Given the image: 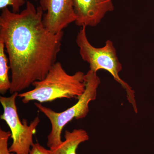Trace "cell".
Instances as JSON below:
<instances>
[{
  "mask_svg": "<svg viewBox=\"0 0 154 154\" xmlns=\"http://www.w3.org/2000/svg\"><path fill=\"white\" fill-rule=\"evenodd\" d=\"M0 16V40L8 55L11 94L19 93L44 79L57 62L63 31L54 34L45 26L43 11L27 2L22 12L6 8Z\"/></svg>",
  "mask_w": 154,
  "mask_h": 154,
  "instance_id": "cell-1",
  "label": "cell"
},
{
  "mask_svg": "<svg viewBox=\"0 0 154 154\" xmlns=\"http://www.w3.org/2000/svg\"><path fill=\"white\" fill-rule=\"evenodd\" d=\"M85 74L81 71L69 75L57 62L50 70L44 79L32 84L34 89L18 94L24 104L31 101L40 103L51 102L57 99H78L86 88Z\"/></svg>",
  "mask_w": 154,
  "mask_h": 154,
  "instance_id": "cell-2",
  "label": "cell"
},
{
  "mask_svg": "<svg viewBox=\"0 0 154 154\" xmlns=\"http://www.w3.org/2000/svg\"><path fill=\"white\" fill-rule=\"evenodd\" d=\"M86 88L78 102L72 107L61 112H56L41 103H34L39 111L49 119L51 125V132L47 137V145L49 149L55 148L62 143L61 134L65 125L73 119L85 118L89 112L90 102L96 100L97 89L101 80L97 73L89 70L85 75Z\"/></svg>",
  "mask_w": 154,
  "mask_h": 154,
  "instance_id": "cell-3",
  "label": "cell"
},
{
  "mask_svg": "<svg viewBox=\"0 0 154 154\" xmlns=\"http://www.w3.org/2000/svg\"><path fill=\"white\" fill-rule=\"evenodd\" d=\"M76 42L79 48L80 56L83 60L89 63L90 70L96 73L101 69L109 72L114 79L124 89L128 102L132 105L134 112L137 113L134 91L119 77V73L122 69V65L119 60L112 41L107 40L102 47H94L88 40L86 27L84 26L81 27L77 34Z\"/></svg>",
  "mask_w": 154,
  "mask_h": 154,
  "instance_id": "cell-4",
  "label": "cell"
},
{
  "mask_svg": "<svg viewBox=\"0 0 154 154\" xmlns=\"http://www.w3.org/2000/svg\"><path fill=\"white\" fill-rule=\"evenodd\" d=\"M19 93L12 94L9 97L0 96V102L4 112L0 116L10 128L13 142L9 150L16 154H29L33 146V136L40 122L36 116L28 125L27 119L21 121L17 112L16 99Z\"/></svg>",
  "mask_w": 154,
  "mask_h": 154,
  "instance_id": "cell-5",
  "label": "cell"
},
{
  "mask_svg": "<svg viewBox=\"0 0 154 154\" xmlns=\"http://www.w3.org/2000/svg\"><path fill=\"white\" fill-rule=\"evenodd\" d=\"M39 2L43 11H46L43 16L45 26L51 33H60L76 20L73 0H40Z\"/></svg>",
  "mask_w": 154,
  "mask_h": 154,
  "instance_id": "cell-6",
  "label": "cell"
},
{
  "mask_svg": "<svg viewBox=\"0 0 154 154\" xmlns=\"http://www.w3.org/2000/svg\"><path fill=\"white\" fill-rule=\"evenodd\" d=\"M77 19L75 23L81 27H95L105 15L114 10L113 0H73Z\"/></svg>",
  "mask_w": 154,
  "mask_h": 154,
  "instance_id": "cell-7",
  "label": "cell"
},
{
  "mask_svg": "<svg viewBox=\"0 0 154 154\" xmlns=\"http://www.w3.org/2000/svg\"><path fill=\"white\" fill-rule=\"evenodd\" d=\"M65 140L55 148L49 149L51 154H77L79 146L89 140V134L85 130L75 129L72 131L66 130Z\"/></svg>",
  "mask_w": 154,
  "mask_h": 154,
  "instance_id": "cell-8",
  "label": "cell"
},
{
  "mask_svg": "<svg viewBox=\"0 0 154 154\" xmlns=\"http://www.w3.org/2000/svg\"><path fill=\"white\" fill-rule=\"evenodd\" d=\"M5 44L0 40V93L5 94L10 91L11 82L9 79V70L11 69L8 66V58L5 53Z\"/></svg>",
  "mask_w": 154,
  "mask_h": 154,
  "instance_id": "cell-9",
  "label": "cell"
},
{
  "mask_svg": "<svg viewBox=\"0 0 154 154\" xmlns=\"http://www.w3.org/2000/svg\"><path fill=\"white\" fill-rule=\"evenodd\" d=\"M11 135V131L0 129V154H16L9 150L8 142Z\"/></svg>",
  "mask_w": 154,
  "mask_h": 154,
  "instance_id": "cell-10",
  "label": "cell"
},
{
  "mask_svg": "<svg viewBox=\"0 0 154 154\" xmlns=\"http://www.w3.org/2000/svg\"><path fill=\"white\" fill-rule=\"evenodd\" d=\"M26 3L25 0H0V9L1 10L11 6L12 12L19 13L20 8Z\"/></svg>",
  "mask_w": 154,
  "mask_h": 154,
  "instance_id": "cell-11",
  "label": "cell"
},
{
  "mask_svg": "<svg viewBox=\"0 0 154 154\" xmlns=\"http://www.w3.org/2000/svg\"><path fill=\"white\" fill-rule=\"evenodd\" d=\"M29 154H51L50 150L45 149L40 144L33 143Z\"/></svg>",
  "mask_w": 154,
  "mask_h": 154,
  "instance_id": "cell-12",
  "label": "cell"
},
{
  "mask_svg": "<svg viewBox=\"0 0 154 154\" xmlns=\"http://www.w3.org/2000/svg\"><path fill=\"white\" fill-rule=\"evenodd\" d=\"M34 1H40V0H34Z\"/></svg>",
  "mask_w": 154,
  "mask_h": 154,
  "instance_id": "cell-13",
  "label": "cell"
}]
</instances>
